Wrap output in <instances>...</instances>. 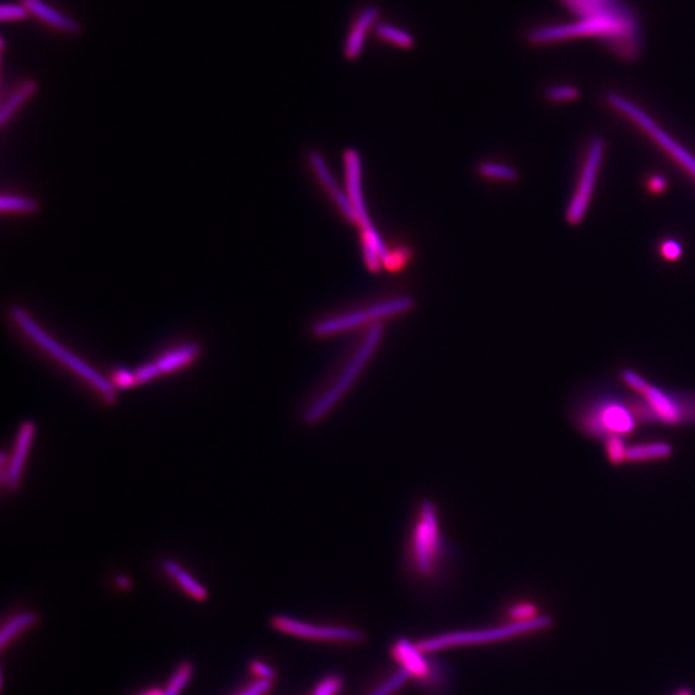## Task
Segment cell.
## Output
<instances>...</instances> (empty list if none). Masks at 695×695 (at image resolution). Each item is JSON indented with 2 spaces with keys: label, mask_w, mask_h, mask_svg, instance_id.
<instances>
[{
  "label": "cell",
  "mask_w": 695,
  "mask_h": 695,
  "mask_svg": "<svg viewBox=\"0 0 695 695\" xmlns=\"http://www.w3.org/2000/svg\"><path fill=\"white\" fill-rule=\"evenodd\" d=\"M451 546L443 530L438 507L421 500L408 523L403 545V565L414 582L433 586L441 582L451 563Z\"/></svg>",
  "instance_id": "1"
},
{
  "label": "cell",
  "mask_w": 695,
  "mask_h": 695,
  "mask_svg": "<svg viewBox=\"0 0 695 695\" xmlns=\"http://www.w3.org/2000/svg\"><path fill=\"white\" fill-rule=\"evenodd\" d=\"M589 38L601 40L611 54L624 63H635L641 58L642 35L638 16L574 20L572 23L543 24L525 33V40L533 47Z\"/></svg>",
  "instance_id": "2"
},
{
  "label": "cell",
  "mask_w": 695,
  "mask_h": 695,
  "mask_svg": "<svg viewBox=\"0 0 695 695\" xmlns=\"http://www.w3.org/2000/svg\"><path fill=\"white\" fill-rule=\"evenodd\" d=\"M384 328L381 322H375L366 332L364 340L357 348L350 358H348L343 365L338 366L332 371L331 377L326 379L322 387H319L318 392L310 399L308 406L303 412L304 423L308 426H316L321 423L328 414L349 392L350 387L355 386L358 380L359 375L365 370L366 365L377 352L381 338H383Z\"/></svg>",
  "instance_id": "3"
},
{
  "label": "cell",
  "mask_w": 695,
  "mask_h": 695,
  "mask_svg": "<svg viewBox=\"0 0 695 695\" xmlns=\"http://www.w3.org/2000/svg\"><path fill=\"white\" fill-rule=\"evenodd\" d=\"M553 624L552 617L547 614L534 618L524 622H509L498 624V626L485 627V629L460 630L439 633L421 639L417 645L424 653L435 654L445 649L458 647H473V645L491 644V642L505 641L528 633L543 631Z\"/></svg>",
  "instance_id": "4"
},
{
  "label": "cell",
  "mask_w": 695,
  "mask_h": 695,
  "mask_svg": "<svg viewBox=\"0 0 695 695\" xmlns=\"http://www.w3.org/2000/svg\"><path fill=\"white\" fill-rule=\"evenodd\" d=\"M12 318L16 322L18 328H21L34 341L38 344L43 350L49 353L54 358L60 361L61 364L66 366L67 368L78 374L80 377H83L87 383L93 386L101 395L103 396L104 401L109 405H113L116 402V387L103 377L100 372L95 371L93 367H91L87 362L83 361L78 356L67 350L66 348L61 346L58 341H55L54 338L49 337L47 332L43 330L42 328L29 316L24 308L20 307H15L11 310Z\"/></svg>",
  "instance_id": "5"
},
{
  "label": "cell",
  "mask_w": 695,
  "mask_h": 695,
  "mask_svg": "<svg viewBox=\"0 0 695 695\" xmlns=\"http://www.w3.org/2000/svg\"><path fill=\"white\" fill-rule=\"evenodd\" d=\"M344 166H346V190L355 208L357 224L362 230V242L372 246L380 254L384 267L389 269H398L403 260L398 259L396 255L387 249L366 208L364 190H362V159L358 151L355 149L346 151Z\"/></svg>",
  "instance_id": "6"
},
{
  "label": "cell",
  "mask_w": 695,
  "mask_h": 695,
  "mask_svg": "<svg viewBox=\"0 0 695 695\" xmlns=\"http://www.w3.org/2000/svg\"><path fill=\"white\" fill-rule=\"evenodd\" d=\"M631 403L616 398H602L589 403L577 414V426L587 436L602 439L612 436L631 435L638 426Z\"/></svg>",
  "instance_id": "7"
},
{
  "label": "cell",
  "mask_w": 695,
  "mask_h": 695,
  "mask_svg": "<svg viewBox=\"0 0 695 695\" xmlns=\"http://www.w3.org/2000/svg\"><path fill=\"white\" fill-rule=\"evenodd\" d=\"M607 103L618 113L631 120L633 124L638 125L648 137H651L661 149H663L664 152L669 153L695 180V156L693 153L689 152L672 135H670L662 127H660L654 122V119L648 115L641 106H638V104L632 103L624 95L617 93V92H609Z\"/></svg>",
  "instance_id": "8"
},
{
  "label": "cell",
  "mask_w": 695,
  "mask_h": 695,
  "mask_svg": "<svg viewBox=\"0 0 695 695\" xmlns=\"http://www.w3.org/2000/svg\"><path fill=\"white\" fill-rule=\"evenodd\" d=\"M632 389L648 403L657 423L672 426L695 424V395H673L642 377L635 381Z\"/></svg>",
  "instance_id": "9"
},
{
  "label": "cell",
  "mask_w": 695,
  "mask_h": 695,
  "mask_svg": "<svg viewBox=\"0 0 695 695\" xmlns=\"http://www.w3.org/2000/svg\"><path fill=\"white\" fill-rule=\"evenodd\" d=\"M269 623L276 631L310 641L362 644L366 641V632L357 627L315 624L281 613L270 617Z\"/></svg>",
  "instance_id": "10"
},
{
  "label": "cell",
  "mask_w": 695,
  "mask_h": 695,
  "mask_svg": "<svg viewBox=\"0 0 695 695\" xmlns=\"http://www.w3.org/2000/svg\"><path fill=\"white\" fill-rule=\"evenodd\" d=\"M604 153V141L602 138H593L592 142L590 143L589 150H587L576 190H574L567 211H565V220L572 226H578L583 220V218L586 217L590 202H592L593 190H595L599 173H601Z\"/></svg>",
  "instance_id": "11"
},
{
  "label": "cell",
  "mask_w": 695,
  "mask_h": 695,
  "mask_svg": "<svg viewBox=\"0 0 695 695\" xmlns=\"http://www.w3.org/2000/svg\"><path fill=\"white\" fill-rule=\"evenodd\" d=\"M417 645L407 638H398L390 645V657L399 664V669L406 670L417 684L426 681L435 663V658L427 657Z\"/></svg>",
  "instance_id": "12"
},
{
  "label": "cell",
  "mask_w": 695,
  "mask_h": 695,
  "mask_svg": "<svg viewBox=\"0 0 695 695\" xmlns=\"http://www.w3.org/2000/svg\"><path fill=\"white\" fill-rule=\"evenodd\" d=\"M576 20L638 16L623 0H559Z\"/></svg>",
  "instance_id": "13"
},
{
  "label": "cell",
  "mask_w": 695,
  "mask_h": 695,
  "mask_svg": "<svg viewBox=\"0 0 695 695\" xmlns=\"http://www.w3.org/2000/svg\"><path fill=\"white\" fill-rule=\"evenodd\" d=\"M34 436H35V424L32 420L24 421L18 429L16 445H15L14 454L8 460V466L3 469V485H7L9 491H16L20 485Z\"/></svg>",
  "instance_id": "14"
},
{
  "label": "cell",
  "mask_w": 695,
  "mask_h": 695,
  "mask_svg": "<svg viewBox=\"0 0 695 695\" xmlns=\"http://www.w3.org/2000/svg\"><path fill=\"white\" fill-rule=\"evenodd\" d=\"M310 165H312L313 171H315L319 182L325 187V190L330 193L332 200H334L335 205L339 208L340 213L344 215V218L349 223L357 224V215L355 208H353L352 201H350L349 195H348L347 190L341 189L332 175L330 169L326 164V160L321 152L313 150L309 153Z\"/></svg>",
  "instance_id": "15"
},
{
  "label": "cell",
  "mask_w": 695,
  "mask_h": 695,
  "mask_svg": "<svg viewBox=\"0 0 695 695\" xmlns=\"http://www.w3.org/2000/svg\"><path fill=\"white\" fill-rule=\"evenodd\" d=\"M380 11L375 5H368L362 9L361 14L355 18L347 34L346 43H344V57L348 61L358 60L359 55L364 52L366 38L368 33L374 27H377L379 20Z\"/></svg>",
  "instance_id": "16"
},
{
  "label": "cell",
  "mask_w": 695,
  "mask_h": 695,
  "mask_svg": "<svg viewBox=\"0 0 695 695\" xmlns=\"http://www.w3.org/2000/svg\"><path fill=\"white\" fill-rule=\"evenodd\" d=\"M370 322L375 324L372 322L367 309L353 310V312H348L346 315L330 317V318L316 322L313 325L312 332L317 338L334 337V335L341 334V332L355 330V328L370 324Z\"/></svg>",
  "instance_id": "17"
},
{
  "label": "cell",
  "mask_w": 695,
  "mask_h": 695,
  "mask_svg": "<svg viewBox=\"0 0 695 695\" xmlns=\"http://www.w3.org/2000/svg\"><path fill=\"white\" fill-rule=\"evenodd\" d=\"M23 5L26 7L29 14L34 15L42 23L54 27L61 33L76 34L79 33L80 26L78 23L72 18L64 16L54 8L49 7L43 0H23Z\"/></svg>",
  "instance_id": "18"
},
{
  "label": "cell",
  "mask_w": 695,
  "mask_h": 695,
  "mask_svg": "<svg viewBox=\"0 0 695 695\" xmlns=\"http://www.w3.org/2000/svg\"><path fill=\"white\" fill-rule=\"evenodd\" d=\"M200 353H201V347L196 343H190L165 353L160 357L156 364H158L162 374H171V372L180 370L184 366L192 364Z\"/></svg>",
  "instance_id": "19"
},
{
  "label": "cell",
  "mask_w": 695,
  "mask_h": 695,
  "mask_svg": "<svg viewBox=\"0 0 695 695\" xmlns=\"http://www.w3.org/2000/svg\"><path fill=\"white\" fill-rule=\"evenodd\" d=\"M162 567L164 569L165 573L168 574V576L173 578L175 582L182 587L184 592L189 593L191 598H193L200 602L208 601V590H206L201 583L198 582L195 578L191 576L189 572L184 571L177 562L168 559V561L162 562Z\"/></svg>",
  "instance_id": "20"
},
{
  "label": "cell",
  "mask_w": 695,
  "mask_h": 695,
  "mask_svg": "<svg viewBox=\"0 0 695 695\" xmlns=\"http://www.w3.org/2000/svg\"><path fill=\"white\" fill-rule=\"evenodd\" d=\"M39 621L38 613L33 611L20 612V613L9 618L7 622L3 624L2 631H0V649L7 647L9 642L14 641L24 630L36 626Z\"/></svg>",
  "instance_id": "21"
},
{
  "label": "cell",
  "mask_w": 695,
  "mask_h": 695,
  "mask_svg": "<svg viewBox=\"0 0 695 695\" xmlns=\"http://www.w3.org/2000/svg\"><path fill=\"white\" fill-rule=\"evenodd\" d=\"M671 455V445L664 442L641 443V445H635L627 448V461H631V463L663 460Z\"/></svg>",
  "instance_id": "22"
},
{
  "label": "cell",
  "mask_w": 695,
  "mask_h": 695,
  "mask_svg": "<svg viewBox=\"0 0 695 695\" xmlns=\"http://www.w3.org/2000/svg\"><path fill=\"white\" fill-rule=\"evenodd\" d=\"M414 298L405 295V297L393 298V299L374 304L370 308H367V312L371 317L372 322H380L381 319L390 318V317L408 312V310L414 308Z\"/></svg>",
  "instance_id": "23"
},
{
  "label": "cell",
  "mask_w": 695,
  "mask_h": 695,
  "mask_svg": "<svg viewBox=\"0 0 695 695\" xmlns=\"http://www.w3.org/2000/svg\"><path fill=\"white\" fill-rule=\"evenodd\" d=\"M36 88H38L36 87V83L29 80V82H24L14 93L9 95L8 100L3 103L2 111H0V122H2V125L7 124L12 116L17 113V110L35 93Z\"/></svg>",
  "instance_id": "24"
},
{
  "label": "cell",
  "mask_w": 695,
  "mask_h": 695,
  "mask_svg": "<svg viewBox=\"0 0 695 695\" xmlns=\"http://www.w3.org/2000/svg\"><path fill=\"white\" fill-rule=\"evenodd\" d=\"M375 33H377V38L384 40L387 44L395 45L396 48H414V36L406 32V30L393 26V24H377V27H375Z\"/></svg>",
  "instance_id": "25"
},
{
  "label": "cell",
  "mask_w": 695,
  "mask_h": 695,
  "mask_svg": "<svg viewBox=\"0 0 695 695\" xmlns=\"http://www.w3.org/2000/svg\"><path fill=\"white\" fill-rule=\"evenodd\" d=\"M193 672H195V664L192 661H182L175 670L174 675L171 676V681L162 690V695H180L181 691L189 685Z\"/></svg>",
  "instance_id": "26"
},
{
  "label": "cell",
  "mask_w": 695,
  "mask_h": 695,
  "mask_svg": "<svg viewBox=\"0 0 695 695\" xmlns=\"http://www.w3.org/2000/svg\"><path fill=\"white\" fill-rule=\"evenodd\" d=\"M411 679L410 673L399 669L398 671L380 681L377 687L372 688L367 695H396Z\"/></svg>",
  "instance_id": "27"
},
{
  "label": "cell",
  "mask_w": 695,
  "mask_h": 695,
  "mask_svg": "<svg viewBox=\"0 0 695 695\" xmlns=\"http://www.w3.org/2000/svg\"><path fill=\"white\" fill-rule=\"evenodd\" d=\"M3 213H35L39 209L36 200L24 196L3 195L0 200Z\"/></svg>",
  "instance_id": "28"
},
{
  "label": "cell",
  "mask_w": 695,
  "mask_h": 695,
  "mask_svg": "<svg viewBox=\"0 0 695 695\" xmlns=\"http://www.w3.org/2000/svg\"><path fill=\"white\" fill-rule=\"evenodd\" d=\"M478 171L483 177L490 180L505 181V182H515L518 180V171L513 166L500 164V162H481L478 166Z\"/></svg>",
  "instance_id": "29"
},
{
  "label": "cell",
  "mask_w": 695,
  "mask_h": 695,
  "mask_svg": "<svg viewBox=\"0 0 695 695\" xmlns=\"http://www.w3.org/2000/svg\"><path fill=\"white\" fill-rule=\"evenodd\" d=\"M346 680L341 673H328L317 682L310 695H338L343 690Z\"/></svg>",
  "instance_id": "30"
},
{
  "label": "cell",
  "mask_w": 695,
  "mask_h": 695,
  "mask_svg": "<svg viewBox=\"0 0 695 695\" xmlns=\"http://www.w3.org/2000/svg\"><path fill=\"white\" fill-rule=\"evenodd\" d=\"M605 454L614 465H621L627 461V445L623 436H612L604 439Z\"/></svg>",
  "instance_id": "31"
},
{
  "label": "cell",
  "mask_w": 695,
  "mask_h": 695,
  "mask_svg": "<svg viewBox=\"0 0 695 695\" xmlns=\"http://www.w3.org/2000/svg\"><path fill=\"white\" fill-rule=\"evenodd\" d=\"M507 614L513 622H524V621H532L543 616L538 611L537 605L530 602H519L510 605L507 609Z\"/></svg>",
  "instance_id": "32"
},
{
  "label": "cell",
  "mask_w": 695,
  "mask_h": 695,
  "mask_svg": "<svg viewBox=\"0 0 695 695\" xmlns=\"http://www.w3.org/2000/svg\"><path fill=\"white\" fill-rule=\"evenodd\" d=\"M546 98L553 103H567L580 98V91L573 85H555L547 89Z\"/></svg>",
  "instance_id": "33"
},
{
  "label": "cell",
  "mask_w": 695,
  "mask_h": 695,
  "mask_svg": "<svg viewBox=\"0 0 695 695\" xmlns=\"http://www.w3.org/2000/svg\"><path fill=\"white\" fill-rule=\"evenodd\" d=\"M27 16H29V11H27L24 5H14V3L8 5V3H5V5H2V9H0V17H2V21H5H5H8V23L23 21Z\"/></svg>",
  "instance_id": "34"
},
{
  "label": "cell",
  "mask_w": 695,
  "mask_h": 695,
  "mask_svg": "<svg viewBox=\"0 0 695 695\" xmlns=\"http://www.w3.org/2000/svg\"><path fill=\"white\" fill-rule=\"evenodd\" d=\"M362 251H364L366 266H367L371 272L377 273L383 269V259H381L380 254L372 246L362 242Z\"/></svg>",
  "instance_id": "35"
},
{
  "label": "cell",
  "mask_w": 695,
  "mask_h": 695,
  "mask_svg": "<svg viewBox=\"0 0 695 695\" xmlns=\"http://www.w3.org/2000/svg\"><path fill=\"white\" fill-rule=\"evenodd\" d=\"M135 372V377H137L138 386L140 384L149 383L150 380L155 379L159 375H162L158 364L156 362H151V364L141 366Z\"/></svg>",
  "instance_id": "36"
},
{
  "label": "cell",
  "mask_w": 695,
  "mask_h": 695,
  "mask_svg": "<svg viewBox=\"0 0 695 695\" xmlns=\"http://www.w3.org/2000/svg\"><path fill=\"white\" fill-rule=\"evenodd\" d=\"M113 384L115 387H131L138 386L135 372L129 371L127 368H118V370L113 372Z\"/></svg>",
  "instance_id": "37"
},
{
  "label": "cell",
  "mask_w": 695,
  "mask_h": 695,
  "mask_svg": "<svg viewBox=\"0 0 695 695\" xmlns=\"http://www.w3.org/2000/svg\"><path fill=\"white\" fill-rule=\"evenodd\" d=\"M250 670L255 676L259 678V680H269V681H273L277 676L273 667H270L269 664L261 662L259 660L251 661Z\"/></svg>",
  "instance_id": "38"
},
{
  "label": "cell",
  "mask_w": 695,
  "mask_h": 695,
  "mask_svg": "<svg viewBox=\"0 0 695 695\" xmlns=\"http://www.w3.org/2000/svg\"><path fill=\"white\" fill-rule=\"evenodd\" d=\"M661 254H662L667 260H679L682 254L681 244L676 241V240H666V241H663V244L661 245Z\"/></svg>",
  "instance_id": "39"
},
{
  "label": "cell",
  "mask_w": 695,
  "mask_h": 695,
  "mask_svg": "<svg viewBox=\"0 0 695 695\" xmlns=\"http://www.w3.org/2000/svg\"><path fill=\"white\" fill-rule=\"evenodd\" d=\"M270 689H272V681L258 679L257 681L249 685L248 688H245L244 690L238 695H266L270 691Z\"/></svg>",
  "instance_id": "40"
},
{
  "label": "cell",
  "mask_w": 695,
  "mask_h": 695,
  "mask_svg": "<svg viewBox=\"0 0 695 695\" xmlns=\"http://www.w3.org/2000/svg\"><path fill=\"white\" fill-rule=\"evenodd\" d=\"M648 187L651 189V192H663V191L667 189L666 178H663L662 175H653V177H651V180H649Z\"/></svg>",
  "instance_id": "41"
},
{
  "label": "cell",
  "mask_w": 695,
  "mask_h": 695,
  "mask_svg": "<svg viewBox=\"0 0 695 695\" xmlns=\"http://www.w3.org/2000/svg\"><path fill=\"white\" fill-rule=\"evenodd\" d=\"M115 583L119 589L131 590L133 583H132L131 578L124 576V574H119L115 577Z\"/></svg>",
  "instance_id": "42"
},
{
  "label": "cell",
  "mask_w": 695,
  "mask_h": 695,
  "mask_svg": "<svg viewBox=\"0 0 695 695\" xmlns=\"http://www.w3.org/2000/svg\"><path fill=\"white\" fill-rule=\"evenodd\" d=\"M140 695H162V690L159 688H152Z\"/></svg>",
  "instance_id": "43"
},
{
  "label": "cell",
  "mask_w": 695,
  "mask_h": 695,
  "mask_svg": "<svg viewBox=\"0 0 695 695\" xmlns=\"http://www.w3.org/2000/svg\"><path fill=\"white\" fill-rule=\"evenodd\" d=\"M673 695H694L693 691L690 690V689H680L678 693H675Z\"/></svg>",
  "instance_id": "44"
}]
</instances>
